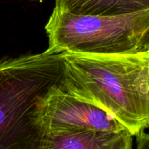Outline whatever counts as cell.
<instances>
[{
  "label": "cell",
  "mask_w": 149,
  "mask_h": 149,
  "mask_svg": "<svg viewBox=\"0 0 149 149\" xmlns=\"http://www.w3.org/2000/svg\"><path fill=\"white\" fill-rule=\"evenodd\" d=\"M60 87L107 112L132 136L149 127V52H63Z\"/></svg>",
  "instance_id": "obj_1"
},
{
  "label": "cell",
  "mask_w": 149,
  "mask_h": 149,
  "mask_svg": "<svg viewBox=\"0 0 149 149\" xmlns=\"http://www.w3.org/2000/svg\"><path fill=\"white\" fill-rule=\"evenodd\" d=\"M132 135L127 130L61 131L42 135L39 149H131Z\"/></svg>",
  "instance_id": "obj_5"
},
{
  "label": "cell",
  "mask_w": 149,
  "mask_h": 149,
  "mask_svg": "<svg viewBox=\"0 0 149 149\" xmlns=\"http://www.w3.org/2000/svg\"><path fill=\"white\" fill-rule=\"evenodd\" d=\"M63 72V52L47 49L0 59V149H39L36 108L61 83Z\"/></svg>",
  "instance_id": "obj_2"
},
{
  "label": "cell",
  "mask_w": 149,
  "mask_h": 149,
  "mask_svg": "<svg viewBox=\"0 0 149 149\" xmlns=\"http://www.w3.org/2000/svg\"><path fill=\"white\" fill-rule=\"evenodd\" d=\"M135 136L136 137L138 149H149V133H146L145 130H143Z\"/></svg>",
  "instance_id": "obj_7"
},
{
  "label": "cell",
  "mask_w": 149,
  "mask_h": 149,
  "mask_svg": "<svg viewBox=\"0 0 149 149\" xmlns=\"http://www.w3.org/2000/svg\"><path fill=\"white\" fill-rule=\"evenodd\" d=\"M28 1H42V0H28Z\"/></svg>",
  "instance_id": "obj_8"
},
{
  "label": "cell",
  "mask_w": 149,
  "mask_h": 149,
  "mask_svg": "<svg viewBox=\"0 0 149 149\" xmlns=\"http://www.w3.org/2000/svg\"><path fill=\"white\" fill-rule=\"evenodd\" d=\"M45 31L47 50L53 52H149V9L119 15H81L54 7Z\"/></svg>",
  "instance_id": "obj_3"
},
{
  "label": "cell",
  "mask_w": 149,
  "mask_h": 149,
  "mask_svg": "<svg viewBox=\"0 0 149 149\" xmlns=\"http://www.w3.org/2000/svg\"><path fill=\"white\" fill-rule=\"evenodd\" d=\"M59 85L52 87L38 103L35 119L42 135L80 130H126L103 109L76 98Z\"/></svg>",
  "instance_id": "obj_4"
},
{
  "label": "cell",
  "mask_w": 149,
  "mask_h": 149,
  "mask_svg": "<svg viewBox=\"0 0 149 149\" xmlns=\"http://www.w3.org/2000/svg\"><path fill=\"white\" fill-rule=\"evenodd\" d=\"M55 7L81 15H119L149 9V0H55Z\"/></svg>",
  "instance_id": "obj_6"
}]
</instances>
